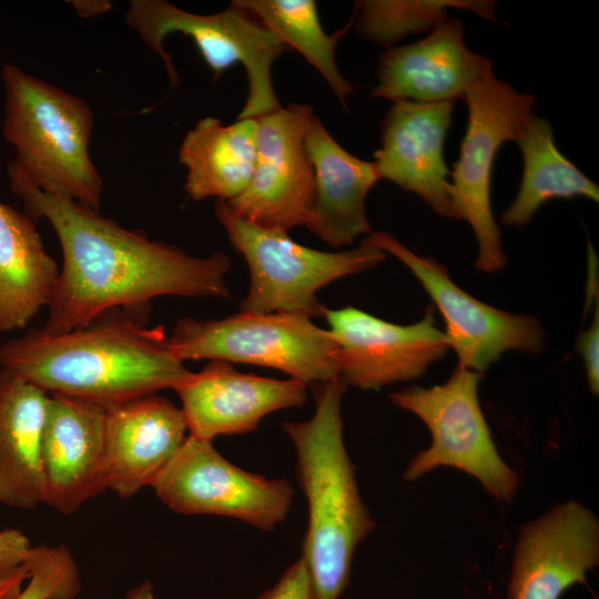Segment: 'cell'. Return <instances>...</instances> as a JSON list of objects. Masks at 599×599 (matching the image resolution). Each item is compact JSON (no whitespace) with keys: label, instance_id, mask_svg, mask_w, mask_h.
Instances as JSON below:
<instances>
[{"label":"cell","instance_id":"obj_1","mask_svg":"<svg viewBox=\"0 0 599 599\" xmlns=\"http://www.w3.org/2000/svg\"><path fill=\"white\" fill-rule=\"evenodd\" d=\"M8 176L26 214L45 219L61 245L62 267L42 327L48 333L84 327L110 311L146 308L159 296H231L225 280L231 261L225 253L201 257L152 241L100 212L42 192L13 162Z\"/></svg>","mask_w":599,"mask_h":599},{"label":"cell","instance_id":"obj_2","mask_svg":"<svg viewBox=\"0 0 599 599\" xmlns=\"http://www.w3.org/2000/svg\"><path fill=\"white\" fill-rule=\"evenodd\" d=\"M146 308L110 311L62 334L43 328L0 344V366L48 394L110 408L175 389L193 372L170 347L163 326L150 327Z\"/></svg>","mask_w":599,"mask_h":599},{"label":"cell","instance_id":"obj_3","mask_svg":"<svg viewBox=\"0 0 599 599\" xmlns=\"http://www.w3.org/2000/svg\"><path fill=\"white\" fill-rule=\"evenodd\" d=\"M313 416L283 422L296 451V478L307 502V529L302 544L315 599H339L351 577L357 546L375 529L364 504L355 466L343 437L341 378L315 384Z\"/></svg>","mask_w":599,"mask_h":599},{"label":"cell","instance_id":"obj_4","mask_svg":"<svg viewBox=\"0 0 599 599\" xmlns=\"http://www.w3.org/2000/svg\"><path fill=\"white\" fill-rule=\"evenodd\" d=\"M1 79L2 133L16 149L14 165L42 192L100 212L104 183L89 153L90 105L11 63Z\"/></svg>","mask_w":599,"mask_h":599},{"label":"cell","instance_id":"obj_5","mask_svg":"<svg viewBox=\"0 0 599 599\" xmlns=\"http://www.w3.org/2000/svg\"><path fill=\"white\" fill-rule=\"evenodd\" d=\"M214 212L250 270V288L238 313L324 317L326 307L317 298L322 287L373 268L387 255L365 238L359 246L339 252L304 246L290 237L288 232L262 227L240 217L222 200H216Z\"/></svg>","mask_w":599,"mask_h":599},{"label":"cell","instance_id":"obj_6","mask_svg":"<svg viewBox=\"0 0 599 599\" xmlns=\"http://www.w3.org/2000/svg\"><path fill=\"white\" fill-rule=\"evenodd\" d=\"M126 23L164 63L171 88L179 84L172 57L164 49L170 33L195 43L214 80L235 63L247 78V95L237 119H256L280 109L273 88V63L290 49L248 12L230 4L213 14H196L166 0H130Z\"/></svg>","mask_w":599,"mask_h":599},{"label":"cell","instance_id":"obj_7","mask_svg":"<svg viewBox=\"0 0 599 599\" xmlns=\"http://www.w3.org/2000/svg\"><path fill=\"white\" fill-rule=\"evenodd\" d=\"M181 361L221 359L271 367L308 387L339 378L328 329L292 313H237L220 319L180 318L169 335Z\"/></svg>","mask_w":599,"mask_h":599},{"label":"cell","instance_id":"obj_8","mask_svg":"<svg viewBox=\"0 0 599 599\" xmlns=\"http://www.w3.org/2000/svg\"><path fill=\"white\" fill-rule=\"evenodd\" d=\"M481 374L458 367L440 385L409 386L389 395L392 403L420 418L432 434L428 448L417 453L404 479H419L440 466L475 477L500 501H511L519 477L499 455L478 398Z\"/></svg>","mask_w":599,"mask_h":599},{"label":"cell","instance_id":"obj_9","mask_svg":"<svg viewBox=\"0 0 599 599\" xmlns=\"http://www.w3.org/2000/svg\"><path fill=\"white\" fill-rule=\"evenodd\" d=\"M468 121L453 165V203L457 220L474 231L478 253L475 266L486 273L501 270L507 256L491 207V175L501 145L518 139L532 116L536 98L520 93L490 70L474 81L464 95Z\"/></svg>","mask_w":599,"mask_h":599},{"label":"cell","instance_id":"obj_10","mask_svg":"<svg viewBox=\"0 0 599 599\" xmlns=\"http://www.w3.org/2000/svg\"><path fill=\"white\" fill-rule=\"evenodd\" d=\"M151 487L177 514L231 517L263 531L285 520L294 498L286 479L244 470L190 434Z\"/></svg>","mask_w":599,"mask_h":599},{"label":"cell","instance_id":"obj_11","mask_svg":"<svg viewBox=\"0 0 599 599\" xmlns=\"http://www.w3.org/2000/svg\"><path fill=\"white\" fill-rule=\"evenodd\" d=\"M365 240L399 260L420 282L445 321L444 333L458 367L483 374L507 351L542 353L545 332L535 316L509 313L475 298L449 277L444 265L413 252L390 233L372 231Z\"/></svg>","mask_w":599,"mask_h":599},{"label":"cell","instance_id":"obj_12","mask_svg":"<svg viewBox=\"0 0 599 599\" xmlns=\"http://www.w3.org/2000/svg\"><path fill=\"white\" fill-rule=\"evenodd\" d=\"M312 105L292 102L256 118L257 151L252 179L230 201L240 217L266 229L288 232L306 226L314 205V170L305 138Z\"/></svg>","mask_w":599,"mask_h":599},{"label":"cell","instance_id":"obj_13","mask_svg":"<svg viewBox=\"0 0 599 599\" xmlns=\"http://www.w3.org/2000/svg\"><path fill=\"white\" fill-rule=\"evenodd\" d=\"M324 318L337 347L339 378L346 386L378 389L420 377L449 349L428 306L414 324H394L356 307H326Z\"/></svg>","mask_w":599,"mask_h":599},{"label":"cell","instance_id":"obj_14","mask_svg":"<svg viewBox=\"0 0 599 599\" xmlns=\"http://www.w3.org/2000/svg\"><path fill=\"white\" fill-rule=\"evenodd\" d=\"M599 565V519L577 500L556 505L525 524L517 537L508 599H560L587 585Z\"/></svg>","mask_w":599,"mask_h":599},{"label":"cell","instance_id":"obj_15","mask_svg":"<svg viewBox=\"0 0 599 599\" xmlns=\"http://www.w3.org/2000/svg\"><path fill=\"white\" fill-rule=\"evenodd\" d=\"M456 101L393 102L380 123L374 153L379 180L423 199L436 213L456 219L444 150Z\"/></svg>","mask_w":599,"mask_h":599},{"label":"cell","instance_id":"obj_16","mask_svg":"<svg viewBox=\"0 0 599 599\" xmlns=\"http://www.w3.org/2000/svg\"><path fill=\"white\" fill-rule=\"evenodd\" d=\"M307 388L297 379L242 373L233 363L212 359L174 390L190 435L213 441L217 436L252 433L271 413L303 406Z\"/></svg>","mask_w":599,"mask_h":599},{"label":"cell","instance_id":"obj_17","mask_svg":"<svg viewBox=\"0 0 599 599\" xmlns=\"http://www.w3.org/2000/svg\"><path fill=\"white\" fill-rule=\"evenodd\" d=\"M106 409L61 394H49L42 436L45 505L71 515L106 490Z\"/></svg>","mask_w":599,"mask_h":599},{"label":"cell","instance_id":"obj_18","mask_svg":"<svg viewBox=\"0 0 599 599\" xmlns=\"http://www.w3.org/2000/svg\"><path fill=\"white\" fill-rule=\"evenodd\" d=\"M490 70L491 61L466 45L463 23L449 18L417 42L386 48L370 95L392 102L463 100L468 87Z\"/></svg>","mask_w":599,"mask_h":599},{"label":"cell","instance_id":"obj_19","mask_svg":"<svg viewBox=\"0 0 599 599\" xmlns=\"http://www.w3.org/2000/svg\"><path fill=\"white\" fill-rule=\"evenodd\" d=\"M186 430L182 409L155 394L106 408V489L131 498L151 487L182 446Z\"/></svg>","mask_w":599,"mask_h":599},{"label":"cell","instance_id":"obj_20","mask_svg":"<svg viewBox=\"0 0 599 599\" xmlns=\"http://www.w3.org/2000/svg\"><path fill=\"white\" fill-rule=\"evenodd\" d=\"M315 177V197L306 227L332 247L351 245L372 227L366 196L379 180L374 162L345 150L314 115L305 138Z\"/></svg>","mask_w":599,"mask_h":599},{"label":"cell","instance_id":"obj_21","mask_svg":"<svg viewBox=\"0 0 599 599\" xmlns=\"http://www.w3.org/2000/svg\"><path fill=\"white\" fill-rule=\"evenodd\" d=\"M49 394L0 368V504L32 509L45 504L42 436Z\"/></svg>","mask_w":599,"mask_h":599},{"label":"cell","instance_id":"obj_22","mask_svg":"<svg viewBox=\"0 0 599 599\" xmlns=\"http://www.w3.org/2000/svg\"><path fill=\"white\" fill-rule=\"evenodd\" d=\"M256 151V119H237L229 125L213 116L200 119L179 150L186 167L185 193L193 201L234 199L252 179Z\"/></svg>","mask_w":599,"mask_h":599},{"label":"cell","instance_id":"obj_23","mask_svg":"<svg viewBox=\"0 0 599 599\" xmlns=\"http://www.w3.org/2000/svg\"><path fill=\"white\" fill-rule=\"evenodd\" d=\"M59 268L33 220L0 202V332L21 329L47 307Z\"/></svg>","mask_w":599,"mask_h":599},{"label":"cell","instance_id":"obj_24","mask_svg":"<svg viewBox=\"0 0 599 599\" xmlns=\"http://www.w3.org/2000/svg\"><path fill=\"white\" fill-rule=\"evenodd\" d=\"M516 143L522 156V176L517 195L501 213L505 225H526L554 199L585 196L599 202L598 185L559 151L547 118L534 113Z\"/></svg>","mask_w":599,"mask_h":599},{"label":"cell","instance_id":"obj_25","mask_svg":"<svg viewBox=\"0 0 599 599\" xmlns=\"http://www.w3.org/2000/svg\"><path fill=\"white\" fill-rule=\"evenodd\" d=\"M231 3L256 18L288 49L300 52L347 109L346 101L354 88L341 73L335 51L353 26L352 18L342 29L327 34L314 0H234Z\"/></svg>","mask_w":599,"mask_h":599},{"label":"cell","instance_id":"obj_26","mask_svg":"<svg viewBox=\"0 0 599 599\" xmlns=\"http://www.w3.org/2000/svg\"><path fill=\"white\" fill-rule=\"evenodd\" d=\"M493 0H358L351 17L357 33L390 48L409 34L430 32L449 19L447 10H470L496 21Z\"/></svg>","mask_w":599,"mask_h":599},{"label":"cell","instance_id":"obj_27","mask_svg":"<svg viewBox=\"0 0 599 599\" xmlns=\"http://www.w3.org/2000/svg\"><path fill=\"white\" fill-rule=\"evenodd\" d=\"M599 287L597 283L587 285V298L592 300L593 315L587 329L577 338L576 348L581 355L587 382L593 395L599 393Z\"/></svg>","mask_w":599,"mask_h":599},{"label":"cell","instance_id":"obj_28","mask_svg":"<svg viewBox=\"0 0 599 599\" xmlns=\"http://www.w3.org/2000/svg\"><path fill=\"white\" fill-rule=\"evenodd\" d=\"M256 599H315L311 573L304 557L300 555L277 582Z\"/></svg>","mask_w":599,"mask_h":599},{"label":"cell","instance_id":"obj_29","mask_svg":"<svg viewBox=\"0 0 599 599\" xmlns=\"http://www.w3.org/2000/svg\"><path fill=\"white\" fill-rule=\"evenodd\" d=\"M32 545L20 529L0 530V579L24 565Z\"/></svg>","mask_w":599,"mask_h":599},{"label":"cell","instance_id":"obj_30","mask_svg":"<svg viewBox=\"0 0 599 599\" xmlns=\"http://www.w3.org/2000/svg\"><path fill=\"white\" fill-rule=\"evenodd\" d=\"M63 596L64 588L59 576L48 568L37 567L13 599H63Z\"/></svg>","mask_w":599,"mask_h":599},{"label":"cell","instance_id":"obj_31","mask_svg":"<svg viewBox=\"0 0 599 599\" xmlns=\"http://www.w3.org/2000/svg\"><path fill=\"white\" fill-rule=\"evenodd\" d=\"M29 579L27 562L9 576L0 579V599H13L24 587Z\"/></svg>","mask_w":599,"mask_h":599},{"label":"cell","instance_id":"obj_32","mask_svg":"<svg viewBox=\"0 0 599 599\" xmlns=\"http://www.w3.org/2000/svg\"><path fill=\"white\" fill-rule=\"evenodd\" d=\"M77 13L82 18H91L103 14L112 8V2L109 0H75L69 1Z\"/></svg>","mask_w":599,"mask_h":599},{"label":"cell","instance_id":"obj_33","mask_svg":"<svg viewBox=\"0 0 599 599\" xmlns=\"http://www.w3.org/2000/svg\"><path fill=\"white\" fill-rule=\"evenodd\" d=\"M125 599H156L154 588L149 581H144L132 588Z\"/></svg>","mask_w":599,"mask_h":599}]
</instances>
